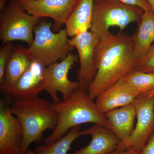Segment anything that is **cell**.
Wrapping results in <instances>:
<instances>
[{
	"label": "cell",
	"mask_w": 154,
	"mask_h": 154,
	"mask_svg": "<svg viewBox=\"0 0 154 154\" xmlns=\"http://www.w3.org/2000/svg\"><path fill=\"white\" fill-rule=\"evenodd\" d=\"M138 59L133 36L110 32L99 38L94 53L96 73L87 91L89 96L93 100L96 99L134 69Z\"/></svg>",
	"instance_id": "obj_1"
},
{
	"label": "cell",
	"mask_w": 154,
	"mask_h": 154,
	"mask_svg": "<svg viewBox=\"0 0 154 154\" xmlns=\"http://www.w3.org/2000/svg\"><path fill=\"white\" fill-rule=\"evenodd\" d=\"M51 107L57 113L58 121L55 129L45 140V145L58 140L81 124L93 123L109 128L105 113L99 110L88 92L80 88L62 101L52 102Z\"/></svg>",
	"instance_id": "obj_2"
},
{
	"label": "cell",
	"mask_w": 154,
	"mask_h": 154,
	"mask_svg": "<svg viewBox=\"0 0 154 154\" xmlns=\"http://www.w3.org/2000/svg\"><path fill=\"white\" fill-rule=\"evenodd\" d=\"M8 102L11 113L18 117L23 126L22 154H26L32 143L42 142L45 131L55 129L58 115L52 109V103L38 96L9 99Z\"/></svg>",
	"instance_id": "obj_3"
},
{
	"label": "cell",
	"mask_w": 154,
	"mask_h": 154,
	"mask_svg": "<svg viewBox=\"0 0 154 154\" xmlns=\"http://www.w3.org/2000/svg\"><path fill=\"white\" fill-rule=\"evenodd\" d=\"M52 26L51 22L39 21L33 30V43L28 48L32 61L45 67L64 59L74 48L69 43L65 29L54 33L51 30Z\"/></svg>",
	"instance_id": "obj_4"
},
{
	"label": "cell",
	"mask_w": 154,
	"mask_h": 154,
	"mask_svg": "<svg viewBox=\"0 0 154 154\" xmlns=\"http://www.w3.org/2000/svg\"><path fill=\"white\" fill-rule=\"evenodd\" d=\"M143 13L140 8L119 0H94L90 30L98 39L110 33L111 27L116 26L122 32L131 23L140 22Z\"/></svg>",
	"instance_id": "obj_5"
},
{
	"label": "cell",
	"mask_w": 154,
	"mask_h": 154,
	"mask_svg": "<svg viewBox=\"0 0 154 154\" xmlns=\"http://www.w3.org/2000/svg\"><path fill=\"white\" fill-rule=\"evenodd\" d=\"M40 19L28 14L17 1H10L1 12L0 38L3 44L20 40L30 46L34 28Z\"/></svg>",
	"instance_id": "obj_6"
},
{
	"label": "cell",
	"mask_w": 154,
	"mask_h": 154,
	"mask_svg": "<svg viewBox=\"0 0 154 154\" xmlns=\"http://www.w3.org/2000/svg\"><path fill=\"white\" fill-rule=\"evenodd\" d=\"M132 104L136 112V125L131 135L125 141L120 142L115 150H142L154 132V96L140 94Z\"/></svg>",
	"instance_id": "obj_7"
},
{
	"label": "cell",
	"mask_w": 154,
	"mask_h": 154,
	"mask_svg": "<svg viewBox=\"0 0 154 154\" xmlns=\"http://www.w3.org/2000/svg\"><path fill=\"white\" fill-rule=\"evenodd\" d=\"M78 58L76 55L70 52L60 63L56 62L45 67L43 90L49 94L53 103L61 101L57 92L61 93L63 99L80 88L79 82L70 81L68 77L69 71Z\"/></svg>",
	"instance_id": "obj_8"
},
{
	"label": "cell",
	"mask_w": 154,
	"mask_h": 154,
	"mask_svg": "<svg viewBox=\"0 0 154 154\" xmlns=\"http://www.w3.org/2000/svg\"><path fill=\"white\" fill-rule=\"evenodd\" d=\"M68 42L79 54L80 68L77 79L80 88L87 91L96 75L94 53L98 38L91 31H87L73 36Z\"/></svg>",
	"instance_id": "obj_9"
},
{
	"label": "cell",
	"mask_w": 154,
	"mask_h": 154,
	"mask_svg": "<svg viewBox=\"0 0 154 154\" xmlns=\"http://www.w3.org/2000/svg\"><path fill=\"white\" fill-rule=\"evenodd\" d=\"M24 129L18 117L9 108L8 103L0 102V154H22Z\"/></svg>",
	"instance_id": "obj_10"
},
{
	"label": "cell",
	"mask_w": 154,
	"mask_h": 154,
	"mask_svg": "<svg viewBox=\"0 0 154 154\" xmlns=\"http://www.w3.org/2000/svg\"><path fill=\"white\" fill-rule=\"evenodd\" d=\"M27 13L39 18L47 17L54 21L55 30H60L71 13L75 0H17Z\"/></svg>",
	"instance_id": "obj_11"
},
{
	"label": "cell",
	"mask_w": 154,
	"mask_h": 154,
	"mask_svg": "<svg viewBox=\"0 0 154 154\" xmlns=\"http://www.w3.org/2000/svg\"><path fill=\"white\" fill-rule=\"evenodd\" d=\"M140 95L123 78L102 92L95 102L99 110L105 113L132 104Z\"/></svg>",
	"instance_id": "obj_12"
},
{
	"label": "cell",
	"mask_w": 154,
	"mask_h": 154,
	"mask_svg": "<svg viewBox=\"0 0 154 154\" xmlns=\"http://www.w3.org/2000/svg\"><path fill=\"white\" fill-rule=\"evenodd\" d=\"M45 67L38 63L32 61L30 66L15 84L9 99L30 98L38 96V94L44 91Z\"/></svg>",
	"instance_id": "obj_13"
},
{
	"label": "cell",
	"mask_w": 154,
	"mask_h": 154,
	"mask_svg": "<svg viewBox=\"0 0 154 154\" xmlns=\"http://www.w3.org/2000/svg\"><path fill=\"white\" fill-rule=\"evenodd\" d=\"M81 135L91 136V142L72 154H108L115 151L120 142L109 128L101 125L94 124L81 131Z\"/></svg>",
	"instance_id": "obj_14"
},
{
	"label": "cell",
	"mask_w": 154,
	"mask_h": 154,
	"mask_svg": "<svg viewBox=\"0 0 154 154\" xmlns=\"http://www.w3.org/2000/svg\"><path fill=\"white\" fill-rule=\"evenodd\" d=\"M32 59L28 48L18 46L14 48L6 69L5 76L3 85L0 86L2 93L9 99L15 84L28 68Z\"/></svg>",
	"instance_id": "obj_15"
},
{
	"label": "cell",
	"mask_w": 154,
	"mask_h": 154,
	"mask_svg": "<svg viewBox=\"0 0 154 154\" xmlns=\"http://www.w3.org/2000/svg\"><path fill=\"white\" fill-rule=\"evenodd\" d=\"M109 128L123 142L131 135L134 129L136 112L133 104L127 105L105 113Z\"/></svg>",
	"instance_id": "obj_16"
},
{
	"label": "cell",
	"mask_w": 154,
	"mask_h": 154,
	"mask_svg": "<svg viewBox=\"0 0 154 154\" xmlns=\"http://www.w3.org/2000/svg\"><path fill=\"white\" fill-rule=\"evenodd\" d=\"M94 0H75L65 24L69 36H76L88 31L92 26Z\"/></svg>",
	"instance_id": "obj_17"
},
{
	"label": "cell",
	"mask_w": 154,
	"mask_h": 154,
	"mask_svg": "<svg viewBox=\"0 0 154 154\" xmlns=\"http://www.w3.org/2000/svg\"><path fill=\"white\" fill-rule=\"evenodd\" d=\"M133 36L136 54L138 59L143 57L154 42V14L152 11H143L137 31Z\"/></svg>",
	"instance_id": "obj_18"
},
{
	"label": "cell",
	"mask_w": 154,
	"mask_h": 154,
	"mask_svg": "<svg viewBox=\"0 0 154 154\" xmlns=\"http://www.w3.org/2000/svg\"><path fill=\"white\" fill-rule=\"evenodd\" d=\"M80 125L73 127L64 136L52 143L36 147L35 154H67L72 143L81 136Z\"/></svg>",
	"instance_id": "obj_19"
},
{
	"label": "cell",
	"mask_w": 154,
	"mask_h": 154,
	"mask_svg": "<svg viewBox=\"0 0 154 154\" xmlns=\"http://www.w3.org/2000/svg\"><path fill=\"white\" fill-rule=\"evenodd\" d=\"M123 79L140 94H147L154 90V74L134 69Z\"/></svg>",
	"instance_id": "obj_20"
},
{
	"label": "cell",
	"mask_w": 154,
	"mask_h": 154,
	"mask_svg": "<svg viewBox=\"0 0 154 154\" xmlns=\"http://www.w3.org/2000/svg\"><path fill=\"white\" fill-rule=\"evenodd\" d=\"M14 48L12 42H8L5 43L0 50V86L4 83L6 69Z\"/></svg>",
	"instance_id": "obj_21"
},
{
	"label": "cell",
	"mask_w": 154,
	"mask_h": 154,
	"mask_svg": "<svg viewBox=\"0 0 154 154\" xmlns=\"http://www.w3.org/2000/svg\"><path fill=\"white\" fill-rule=\"evenodd\" d=\"M134 69L145 72L154 74V44L144 57L138 60Z\"/></svg>",
	"instance_id": "obj_22"
},
{
	"label": "cell",
	"mask_w": 154,
	"mask_h": 154,
	"mask_svg": "<svg viewBox=\"0 0 154 154\" xmlns=\"http://www.w3.org/2000/svg\"><path fill=\"white\" fill-rule=\"evenodd\" d=\"M119 1L127 5L138 7L143 11H152L151 7L146 0H119Z\"/></svg>",
	"instance_id": "obj_23"
},
{
	"label": "cell",
	"mask_w": 154,
	"mask_h": 154,
	"mask_svg": "<svg viewBox=\"0 0 154 154\" xmlns=\"http://www.w3.org/2000/svg\"><path fill=\"white\" fill-rule=\"evenodd\" d=\"M141 154H154V132L147 143L142 150Z\"/></svg>",
	"instance_id": "obj_24"
},
{
	"label": "cell",
	"mask_w": 154,
	"mask_h": 154,
	"mask_svg": "<svg viewBox=\"0 0 154 154\" xmlns=\"http://www.w3.org/2000/svg\"><path fill=\"white\" fill-rule=\"evenodd\" d=\"M142 150L137 148H131L123 151H116L108 154H141Z\"/></svg>",
	"instance_id": "obj_25"
},
{
	"label": "cell",
	"mask_w": 154,
	"mask_h": 154,
	"mask_svg": "<svg viewBox=\"0 0 154 154\" xmlns=\"http://www.w3.org/2000/svg\"><path fill=\"white\" fill-rule=\"evenodd\" d=\"M7 0H0V11H2L7 5Z\"/></svg>",
	"instance_id": "obj_26"
},
{
	"label": "cell",
	"mask_w": 154,
	"mask_h": 154,
	"mask_svg": "<svg viewBox=\"0 0 154 154\" xmlns=\"http://www.w3.org/2000/svg\"><path fill=\"white\" fill-rule=\"evenodd\" d=\"M146 1L151 7L152 11L154 14V0H146Z\"/></svg>",
	"instance_id": "obj_27"
},
{
	"label": "cell",
	"mask_w": 154,
	"mask_h": 154,
	"mask_svg": "<svg viewBox=\"0 0 154 154\" xmlns=\"http://www.w3.org/2000/svg\"><path fill=\"white\" fill-rule=\"evenodd\" d=\"M26 154H35L34 153V152H33V151L31 150L30 149H28V151H27V152H26Z\"/></svg>",
	"instance_id": "obj_28"
},
{
	"label": "cell",
	"mask_w": 154,
	"mask_h": 154,
	"mask_svg": "<svg viewBox=\"0 0 154 154\" xmlns=\"http://www.w3.org/2000/svg\"><path fill=\"white\" fill-rule=\"evenodd\" d=\"M149 94V95H154V90H153L151 92H149V93H147V94Z\"/></svg>",
	"instance_id": "obj_29"
},
{
	"label": "cell",
	"mask_w": 154,
	"mask_h": 154,
	"mask_svg": "<svg viewBox=\"0 0 154 154\" xmlns=\"http://www.w3.org/2000/svg\"><path fill=\"white\" fill-rule=\"evenodd\" d=\"M153 96H154V95H153Z\"/></svg>",
	"instance_id": "obj_30"
}]
</instances>
